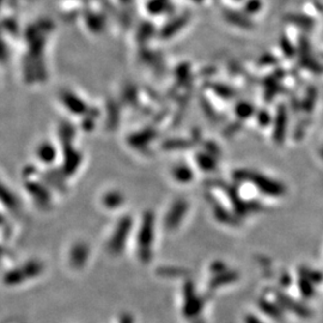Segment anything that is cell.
Masks as SVG:
<instances>
[{
    "label": "cell",
    "mask_w": 323,
    "mask_h": 323,
    "mask_svg": "<svg viewBox=\"0 0 323 323\" xmlns=\"http://www.w3.org/2000/svg\"><path fill=\"white\" fill-rule=\"evenodd\" d=\"M237 178L247 179V181L253 182L255 186H258L260 190L269 195H281L284 193V188L281 184L277 183L274 181H270L269 178L264 176L259 175L256 173H249V171H238L235 174Z\"/></svg>",
    "instance_id": "obj_1"
},
{
    "label": "cell",
    "mask_w": 323,
    "mask_h": 323,
    "mask_svg": "<svg viewBox=\"0 0 323 323\" xmlns=\"http://www.w3.org/2000/svg\"><path fill=\"white\" fill-rule=\"evenodd\" d=\"M285 121H286V117H285V112L284 110H279L278 114V118H277V125H275V139L277 140H283L284 138V133H285Z\"/></svg>",
    "instance_id": "obj_2"
},
{
    "label": "cell",
    "mask_w": 323,
    "mask_h": 323,
    "mask_svg": "<svg viewBox=\"0 0 323 323\" xmlns=\"http://www.w3.org/2000/svg\"><path fill=\"white\" fill-rule=\"evenodd\" d=\"M199 163H200V165L203 168H205V169H209V168L214 167V163L213 161H211V158H208L207 156H200L199 157Z\"/></svg>",
    "instance_id": "obj_3"
},
{
    "label": "cell",
    "mask_w": 323,
    "mask_h": 323,
    "mask_svg": "<svg viewBox=\"0 0 323 323\" xmlns=\"http://www.w3.org/2000/svg\"><path fill=\"white\" fill-rule=\"evenodd\" d=\"M251 112H253V107L247 106V104H242V106L237 109V114L241 115V117H249Z\"/></svg>",
    "instance_id": "obj_4"
}]
</instances>
